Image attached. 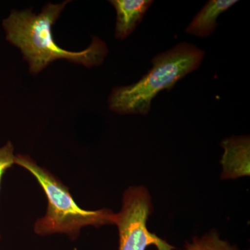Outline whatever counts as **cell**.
I'll use <instances>...</instances> for the list:
<instances>
[{"mask_svg": "<svg viewBox=\"0 0 250 250\" xmlns=\"http://www.w3.org/2000/svg\"><path fill=\"white\" fill-rule=\"evenodd\" d=\"M116 11L115 36L124 40L132 34L142 21L153 1L151 0H111L109 1Z\"/></svg>", "mask_w": 250, "mask_h": 250, "instance_id": "5", "label": "cell"}, {"mask_svg": "<svg viewBox=\"0 0 250 250\" xmlns=\"http://www.w3.org/2000/svg\"><path fill=\"white\" fill-rule=\"evenodd\" d=\"M205 51L193 44L181 42L152 59V67L136 83L116 87L108 98V108L121 115H147L153 99L201 65Z\"/></svg>", "mask_w": 250, "mask_h": 250, "instance_id": "2", "label": "cell"}, {"mask_svg": "<svg viewBox=\"0 0 250 250\" xmlns=\"http://www.w3.org/2000/svg\"><path fill=\"white\" fill-rule=\"evenodd\" d=\"M69 1L48 3L39 14L32 9L12 10L2 22L6 40L21 50L29 71L37 75L57 60H66L90 67L101 65L108 54L106 43L94 36L88 47L80 52L67 50L54 41L52 27Z\"/></svg>", "mask_w": 250, "mask_h": 250, "instance_id": "1", "label": "cell"}, {"mask_svg": "<svg viewBox=\"0 0 250 250\" xmlns=\"http://www.w3.org/2000/svg\"><path fill=\"white\" fill-rule=\"evenodd\" d=\"M152 210V197L147 188L130 187L125 190L121 210L116 213L114 222L119 233V250H146L149 246L157 250L174 249L148 230L147 220Z\"/></svg>", "mask_w": 250, "mask_h": 250, "instance_id": "4", "label": "cell"}, {"mask_svg": "<svg viewBox=\"0 0 250 250\" xmlns=\"http://www.w3.org/2000/svg\"><path fill=\"white\" fill-rule=\"evenodd\" d=\"M15 164L26 169L35 177L47 197L45 215L34 224L36 234L44 236L62 233L75 241L80 236L82 229L85 227L114 225L116 213L108 208L90 210L80 208L68 188L29 156L16 155Z\"/></svg>", "mask_w": 250, "mask_h": 250, "instance_id": "3", "label": "cell"}, {"mask_svg": "<svg viewBox=\"0 0 250 250\" xmlns=\"http://www.w3.org/2000/svg\"><path fill=\"white\" fill-rule=\"evenodd\" d=\"M238 2L236 0H210L207 1L189 24L186 32L197 37L209 36L218 26L217 20L223 13Z\"/></svg>", "mask_w": 250, "mask_h": 250, "instance_id": "6", "label": "cell"}, {"mask_svg": "<svg viewBox=\"0 0 250 250\" xmlns=\"http://www.w3.org/2000/svg\"><path fill=\"white\" fill-rule=\"evenodd\" d=\"M184 250H241L235 245L222 239L216 230H211L202 236L194 237L187 242Z\"/></svg>", "mask_w": 250, "mask_h": 250, "instance_id": "7", "label": "cell"}, {"mask_svg": "<svg viewBox=\"0 0 250 250\" xmlns=\"http://www.w3.org/2000/svg\"><path fill=\"white\" fill-rule=\"evenodd\" d=\"M16 155L12 143L7 142L3 147H0V187L3 175L8 169L15 164Z\"/></svg>", "mask_w": 250, "mask_h": 250, "instance_id": "8", "label": "cell"}]
</instances>
